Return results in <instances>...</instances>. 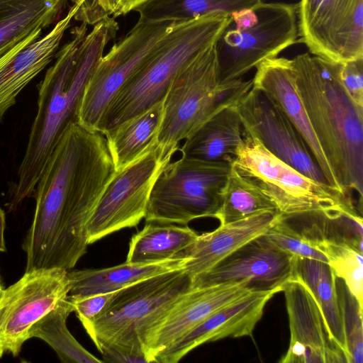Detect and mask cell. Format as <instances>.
<instances>
[{"label":"cell","instance_id":"1","mask_svg":"<svg viewBox=\"0 0 363 363\" xmlns=\"http://www.w3.org/2000/svg\"><path fill=\"white\" fill-rule=\"evenodd\" d=\"M116 172L105 135L71 123L35 189L33 218L22 243L25 272L76 265L89 245L88 221Z\"/></svg>","mask_w":363,"mask_h":363},{"label":"cell","instance_id":"2","mask_svg":"<svg viewBox=\"0 0 363 363\" xmlns=\"http://www.w3.org/2000/svg\"><path fill=\"white\" fill-rule=\"evenodd\" d=\"M81 23L71 30V38L55 56L38 87V110L32 125L18 180L10 196L9 211H16L35 191L37 183L67 127L78 121L86 85L119 25L107 17L87 33Z\"/></svg>","mask_w":363,"mask_h":363},{"label":"cell","instance_id":"3","mask_svg":"<svg viewBox=\"0 0 363 363\" xmlns=\"http://www.w3.org/2000/svg\"><path fill=\"white\" fill-rule=\"evenodd\" d=\"M296 92L342 190L363 195V107L347 93L340 63L308 52L291 60Z\"/></svg>","mask_w":363,"mask_h":363},{"label":"cell","instance_id":"4","mask_svg":"<svg viewBox=\"0 0 363 363\" xmlns=\"http://www.w3.org/2000/svg\"><path fill=\"white\" fill-rule=\"evenodd\" d=\"M228 16L213 13L175 22L158 48L113 96L99 132L104 135L163 100L175 77L216 43Z\"/></svg>","mask_w":363,"mask_h":363},{"label":"cell","instance_id":"5","mask_svg":"<svg viewBox=\"0 0 363 363\" xmlns=\"http://www.w3.org/2000/svg\"><path fill=\"white\" fill-rule=\"evenodd\" d=\"M215 44L175 77L165 94L157 143L166 150H179L182 140L217 110L235 104L252 86V79L242 78L220 84Z\"/></svg>","mask_w":363,"mask_h":363},{"label":"cell","instance_id":"6","mask_svg":"<svg viewBox=\"0 0 363 363\" xmlns=\"http://www.w3.org/2000/svg\"><path fill=\"white\" fill-rule=\"evenodd\" d=\"M296 7L260 2L229 14L215 47L220 84L238 79L298 42Z\"/></svg>","mask_w":363,"mask_h":363},{"label":"cell","instance_id":"7","mask_svg":"<svg viewBox=\"0 0 363 363\" xmlns=\"http://www.w3.org/2000/svg\"><path fill=\"white\" fill-rule=\"evenodd\" d=\"M191 288V278L184 269L138 281L120 290L86 333L98 350L110 347L147 359L142 345L145 333Z\"/></svg>","mask_w":363,"mask_h":363},{"label":"cell","instance_id":"8","mask_svg":"<svg viewBox=\"0 0 363 363\" xmlns=\"http://www.w3.org/2000/svg\"><path fill=\"white\" fill-rule=\"evenodd\" d=\"M232 167L256 186L283 215L313 211H357L350 195L305 176L243 135Z\"/></svg>","mask_w":363,"mask_h":363},{"label":"cell","instance_id":"9","mask_svg":"<svg viewBox=\"0 0 363 363\" xmlns=\"http://www.w3.org/2000/svg\"><path fill=\"white\" fill-rule=\"evenodd\" d=\"M231 164L182 156L169 162L150 194L146 222L187 225L215 218L222 201Z\"/></svg>","mask_w":363,"mask_h":363},{"label":"cell","instance_id":"10","mask_svg":"<svg viewBox=\"0 0 363 363\" xmlns=\"http://www.w3.org/2000/svg\"><path fill=\"white\" fill-rule=\"evenodd\" d=\"M175 22L138 19L100 59L84 91L78 121L99 132L106 108L122 86L153 54Z\"/></svg>","mask_w":363,"mask_h":363},{"label":"cell","instance_id":"11","mask_svg":"<svg viewBox=\"0 0 363 363\" xmlns=\"http://www.w3.org/2000/svg\"><path fill=\"white\" fill-rule=\"evenodd\" d=\"M177 150H166L157 143L116 172L88 221L89 245L120 230L135 227L145 218L153 185Z\"/></svg>","mask_w":363,"mask_h":363},{"label":"cell","instance_id":"12","mask_svg":"<svg viewBox=\"0 0 363 363\" xmlns=\"http://www.w3.org/2000/svg\"><path fill=\"white\" fill-rule=\"evenodd\" d=\"M69 291L67 270L38 269L25 272L0 295V358L18 356L33 325Z\"/></svg>","mask_w":363,"mask_h":363},{"label":"cell","instance_id":"13","mask_svg":"<svg viewBox=\"0 0 363 363\" xmlns=\"http://www.w3.org/2000/svg\"><path fill=\"white\" fill-rule=\"evenodd\" d=\"M298 42L336 63L363 58V0H300Z\"/></svg>","mask_w":363,"mask_h":363},{"label":"cell","instance_id":"14","mask_svg":"<svg viewBox=\"0 0 363 363\" xmlns=\"http://www.w3.org/2000/svg\"><path fill=\"white\" fill-rule=\"evenodd\" d=\"M235 107L243 135L257 139L269 152L305 176L330 185L302 136L267 95L252 86Z\"/></svg>","mask_w":363,"mask_h":363},{"label":"cell","instance_id":"15","mask_svg":"<svg viewBox=\"0 0 363 363\" xmlns=\"http://www.w3.org/2000/svg\"><path fill=\"white\" fill-rule=\"evenodd\" d=\"M295 259L296 256L269 245L259 236L192 279L191 287L244 282L254 291L280 292L292 279Z\"/></svg>","mask_w":363,"mask_h":363},{"label":"cell","instance_id":"16","mask_svg":"<svg viewBox=\"0 0 363 363\" xmlns=\"http://www.w3.org/2000/svg\"><path fill=\"white\" fill-rule=\"evenodd\" d=\"M247 283L191 288L182 294L145 333L143 349L149 362L210 315L253 291Z\"/></svg>","mask_w":363,"mask_h":363},{"label":"cell","instance_id":"17","mask_svg":"<svg viewBox=\"0 0 363 363\" xmlns=\"http://www.w3.org/2000/svg\"><path fill=\"white\" fill-rule=\"evenodd\" d=\"M290 328V343L280 363L347 362L328 333L314 296L299 280L291 279L282 290Z\"/></svg>","mask_w":363,"mask_h":363},{"label":"cell","instance_id":"18","mask_svg":"<svg viewBox=\"0 0 363 363\" xmlns=\"http://www.w3.org/2000/svg\"><path fill=\"white\" fill-rule=\"evenodd\" d=\"M278 291H253L216 311L155 357L157 363H177L199 346L228 337L251 336L268 301Z\"/></svg>","mask_w":363,"mask_h":363},{"label":"cell","instance_id":"19","mask_svg":"<svg viewBox=\"0 0 363 363\" xmlns=\"http://www.w3.org/2000/svg\"><path fill=\"white\" fill-rule=\"evenodd\" d=\"M78 9L73 5L45 35L24 41L0 57V124L20 92L55 57Z\"/></svg>","mask_w":363,"mask_h":363},{"label":"cell","instance_id":"20","mask_svg":"<svg viewBox=\"0 0 363 363\" xmlns=\"http://www.w3.org/2000/svg\"><path fill=\"white\" fill-rule=\"evenodd\" d=\"M255 68L256 72L252 79V87L267 95L282 110L303 138L328 184L345 193L337 181L296 92L291 60L278 57L269 58Z\"/></svg>","mask_w":363,"mask_h":363},{"label":"cell","instance_id":"21","mask_svg":"<svg viewBox=\"0 0 363 363\" xmlns=\"http://www.w3.org/2000/svg\"><path fill=\"white\" fill-rule=\"evenodd\" d=\"M281 216L278 211H266L198 235L186 251L189 259L184 271L192 279L209 270L239 247L263 235Z\"/></svg>","mask_w":363,"mask_h":363},{"label":"cell","instance_id":"22","mask_svg":"<svg viewBox=\"0 0 363 363\" xmlns=\"http://www.w3.org/2000/svg\"><path fill=\"white\" fill-rule=\"evenodd\" d=\"M243 128L235 104L222 107L184 139L182 156L232 164L243 143Z\"/></svg>","mask_w":363,"mask_h":363},{"label":"cell","instance_id":"23","mask_svg":"<svg viewBox=\"0 0 363 363\" xmlns=\"http://www.w3.org/2000/svg\"><path fill=\"white\" fill-rule=\"evenodd\" d=\"M188 257L146 264H123L103 269L67 270L68 296H84L113 292L166 272L184 269Z\"/></svg>","mask_w":363,"mask_h":363},{"label":"cell","instance_id":"24","mask_svg":"<svg viewBox=\"0 0 363 363\" xmlns=\"http://www.w3.org/2000/svg\"><path fill=\"white\" fill-rule=\"evenodd\" d=\"M67 0H0V57L43 30L61 16Z\"/></svg>","mask_w":363,"mask_h":363},{"label":"cell","instance_id":"25","mask_svg":"<svg viewBox=\"0 0 363 363\" xmlns=\"http://www.w3.org/2000/svg\"><path fill=\"white\" fill-rule=\"evenodd\" d=\"M163 113L164 99L105 133L116 172L137 160L157 144Z\"/></svg>","mask_w":363,"mask_h":363},{"label":"cell","instance_id":"26","mask_svg":"<svg viewBox=\"0 0 363 363\" xmlns=\"http://www.w3.org/2000/svg\"><path fill=\"white\" fill-rule=\"evenodd\" d=\"M292 279L302 282L311 292L325 318L330 336L347 361L346 335L337 289V277L324 262L296 257Z\"/></svg>","mask_w":363,"mask_h":363},{"label":"cell","instance_id":"27","mask_svg":"<svg viewBox=\"0 0 363 363\" xmlns=\"http://www.w3.org/2000/svg\"><path fill=\"white\" fill-rule=\"evenodd\" d=\"M180 225L146 222L145 227L132 236L125 262L146 264L186 257L188 248L199 234L187 225Z\"/></svg>","mask_w":363,"mask_h":363},{"label":"cell","instance_id":"28","mask_svg":"<svg viewBox=\"0 0 363 363\" xmlns=\"http://www.w3.org/2000/svg\"><path fill=\"white\" fill-rule=\"evenodd\" d=\"M73 309L67 298L35 323L30 330V338L45 342L65 363H103L88 352L74 337L67 326V320Z\"/></svg>","mask_w":363,"mask_h":363},{"label":"cell","instance_id":"29","mask_svg":"<svg viewBox=\"0 0 363 363\" xmlns=\"http://www.w3.org/2000/svg\"><path fill=\"white\" fill-rule=\"evenodd\" d=\"M262 0H147L134 11L147 21H188L213 13L230 14L252 8Z\"/></svg>","mask_w":363,"mask_h":363},{"label":"cell","instance_id":"30","mask_svg":"<svg viewBox=\"0 0 363 363\" xmlns=\"http://www.w3.org/2000/svg\"><path fill=\"white\" fill-rule=\"evenodd\" d=\"M274 211H278L274 203L231 166L221 204L215 216L220 225Z\"/></svg>","mask_w":363,"mask_h":363},{"label":"cell","instance_id":"31","mask_svg":"<svg viewBox=\"0 0 363 363\" xmlns=\"http://www.w3.org/2000/svg\"><path fill=\"white\" fill-rule=\"evenodd\" d=\"M313 235L336 277L344 282L362 307L363 251L350 241L340 238L323 233Z\"/></svg>","mask_w":363,"mask_h":363},{"label":"cell","instance_id":"32","mask_svg":"<svg viewBox=\"0 0 363 363\" xmlns=\"http://www.w3.org/2000/svg\"><path fill=\"white\" fill-rule=\"evenodd\" d=\"M297 228L282 214L281 218L260 238L269 245L296 257L320 260L328 263L317 238L305 228Z\"/></svg>","mask_w":363,"mask_h":363},{"label":"cell","instance_id":"33","mask_svg":"<svg viewBox=\"0 0 363 363\" xmlns=\"http://www.w3.org/2000/svg\"><path fill=\"white\" fill-rule=\"evenodd\" d=\"M342 291V290H341ZM338 296L343 315L347 346V362H363L362 307L347 288Z\"/></svg>","mask_w":363,"mask_h":363},{"label":"cell","instance_id":"34","mask_svg":"<svg viewBox=\"0 0 363 363\" xmlns=\"http://www.w3.org/2000/svg\"><path fill=\"white\" fill-rule=\"evenodd\" d=\"M119 291L120 290L84 296L67 295V298L72 305L73 312L76 313L87 331L92 323L103 315Z\"/></svg>","mask_w":363,"mask_h":363},{"label":"cell","instance_id":"35","mask_svg":"<svg viewBox=\"0 0 363 363\" xmlns=\"http://www.w3.org/2000/svg\"><path fill=\"white\" fill-rule=\"evenodd\" d=\"M363 58L340 63V77L347 93L363 107Z\"/></svg>","mask_w":363,"mask_h":363},{"label":"cell","instance_id":"36","mask_svg":"<svg viewBox=\"0 0 363 363\" xmlns=\"http://www.w3.org/2000/svg\"><path fill=\"white\" fill-rule=\"evenodd\" d=\"M99 351L102 355L104 362L148 363L144 357L128 354L110 347H102Z\"/></svg>","mask_w":363,"mask_h":363},{"label":"cell","instance_id":"37","mask_svg":"<svg viewBox=\"0 0 363 363\" xmlns=\"http://www.w3.org/2000/svg\"><path fill=\"white\" fill-rule=\"evenodd\" d=\"M71 1L73 3V5L79 6L74 20L93 26L99 22L95 6V0H71Z\"/></svg>","mask_w":363,"mask_h":363},{"label":"cell","instance_id":"38","mask_svg":"<svg viewBox=\"0 0 363 363\" xmlns=\"http://www.w3.org/2000/svg\"><path fill=\"white\" fill-rule=\"evenodd\" d=\"M147 0H116V9L112 15L113 18L119 16L125 15L131 11H134L140 5Z\"/></svg>","mask_w":363,"mask_h":363},{"label":"cell","instance_id":"39","mask_svg":"<svg viewBox=\"0 0 363 363\" xmlns=\"http://www.w3.org/2000/svg\"><path fill=\"white\" fill-rule=\"evenodd\" d=\"M95 6L100 21L113 14L116 6V0H95Z\"/></svg>","mask_w":363,"mask_h":363},{"label":"cell","instance_id":"40","mask_svg":"<svg viewBox=\"0 0 363 363\" xmlns=\"http://www.w3.org/2000/svg\"><path fill=\"white\" fill-rule=\"evenodd\" d=\"M6 228V217L4 210L0 207V252H6L4 231Z\"/></svg>","mask_w":363,"mask_h":363},{"label":"cell","instance_id":"41","mask_svg":"<svg viewBox=\"0 0 363 363\" xmlns=\"http://www.w3.org/2000/svg\"><path fill=\"white\" fill-rule=\"evenodd\" d=\"M4 283H3L1 277L0 275V295H1V292H2V291L4 290Z\"/></svg>","mask_w":363,"mask_h":363}]
</instances>
